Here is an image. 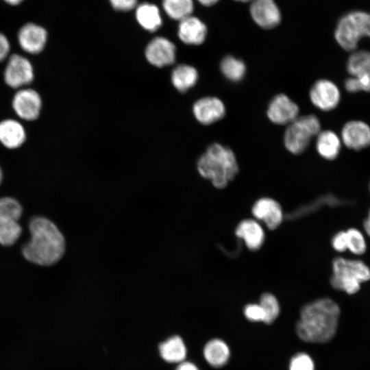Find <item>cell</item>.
Here are the masks:
<instances>
[{
    "instance_id": "cell-42",
    "label": "cell",
    "mask_w": 370,
    "mask_h": 370,
    "mask_svg": "<svg viewBox=\"0 0 370 370\" xmlns=\"http://www.w3.org/2000/svg\"><path fill=\"white\" fill-rule=\"evenodd\" d=\"M1 180H2V171H1V169L0 168V184L1 182Z\"/></svg>"
},
{
    "instance_id": "cell-37",
    "label": "cell",
    "mask_w": 370,
    "mask_h": 370,
    "mask_svg": "<svg viewBox=\"0 0 370 370\" xmlns=\"http://www.w3.org/2000/svg\"><path fill=\"white\" fill-rule=\"evenodd\" d=\"M10 50V45L7 37L0 33V62L5 60Z\"/></svg>"
},
{
    "instance_id": "cell-17",
    "label": "cell",
    "mask_w": 370,
    "mask_h": 370,
    "mask_svg": "<svg viewBox=\"0 0 370 370\" xmlns=\"http://www.w3.org/2000/svg\"><path fill=\"white\" fill-rule=\"evenodd\" d=\"M252 212L254 217L263 221L270 229L277 227L282 220V211L280 206L270 198H262L254 205Z\"/></svg>"
},
{
    "instance_id": "cell-32",
    "label": "cell",
    "mask_w": 370,
    "mask_h": 370,
    "mask_svg": "<svg viewBox=\"0 0 370 370\" xmlns=\"http://www.w3.org/2000/svg\"><path fill=\"white\" fill-rule=\"evenodd\" d=\"M345 88L349 92H370V69L358 76L349 77L345 82Z\"/></svg>"
},
{
    "instance_id": "cell-21",
    "label": "cell",
    "mask_w": 370,
    "mask_h": 370,
    "mask_svg": "<svg viewBox=\"0 0 370 370\" xmlns=\"http://www.w3.org/2000/svg\"><path fill=\"white\" fill-rule=\"evenodd\" d=\"M162 358L167 362L180 363L186 357V347L181 337L173 336L162 342L159 346Z\"/></svg>"
},
{
    "instance_id": "cell-5",
    "label": "cell",
    "mask_w": 370,
    "mask_h": 370,
    "mask_svg": "<svg viewBox=\"0 0 370 370\" xmlns=\"http://www.w3.org/2000/svg\"><path fill=\"white\" fill-rule=\"evenodd\" d=\"M334 36L343 49L354 51L362 37L370 38V13L354 11L346 14L338 21Z\"/></svg>"
},
{
    "instance_id": "cell-30",
    "label": "cell",
    "mask_w": 370,
    "mask_h": 370,
    "mask_svg": "<svg viewBox=\"0 0 370 370\" xmlns=\"http://www.w3.org/2000/svg\"><path fill=\"white\" fill-rule=\"evenodd\" d=\"M347 250L355 255H362L367 250L365 237L359 230L351 227L346 230Z\"/></svg>"
},
{
    "instance_id": "cell-16",
    "label": "cell",
    "mask_w": 370,
    "mask_h": 370,
    "mask_svg": "<svg viewBox=\"0 0 370 370\" xmlns=\"http://www.w3.org/2000/svg\"><path fill=\"white\" fill-rule=\"evenodd\" d=\"M207 27L199 18L190 16L180 21L177 34L185 44L199 45L202 44L207 36Z\"/></svg>"
},
{
    "instance_id": "cell-6",
    "label": "cell",
    "mask_w": 370,
    "mask_h": 370,
    "mask_svg": "<svg viewBox=\"0 0 370 370\" xmlns=\"http://www.w3.org/2000/svg\"><path fill=\"white\" fill-rule=\"evenodd\" d=\"M321 132V123L313 114L298 116L288 125L284 134L286 149L293 154H300L308 147L312 137Z\"/></svg>"
},
{
    "instance_id": "cell-8",
    "label": "cell",
    "mask_w": 370,
    "mask_h": 370,
    "mask_svg": "<svg viewBox=\"0 0 370 370\" xmlns=\"http://www.w3.org/2000/svg\"><path fill=\"white\" fill-rule=\"evenodd\" d=\"M309 97L316 108L323 111H330L338 105L341 92L334 82L321 79L315 82L310 88Z\"/></svg>"
},
{
    "instance_id": "cell-24",
    "label": "cell",
    "mask_w": 370,
    "mask_h": 370,
    "mask_svg": "<svg viewBox=\"0 0 370 370\" xmlns=\"http://www.w3.org/2000/svg\"><path fill=\"white\" fill-rule=\"evenodd\" d=\"M204 356L212 366H223L230 358V349L227 344L218 338L208 341L204 349Z\"/></svg>"
},
{
    "instance_id": "cell-19",
    "label": "cell",
    "mask_w": 370,
    "mask_h": 370,
    "mask_svg": "<svg viewBox=\"0 0 370 370\" xmlns=\"http://www.w3.org/2000/svg\"><path fill=\"white\" fill-rule=\"evenodd\" d=\"M236 234L242 238L250 249H258L263 243L264 232L255 221L247 219L241 221L236 230Z\"/></svg>"
},
{
    "instance_id": "cell-39",
    "label": "cell",
    "mask_w": 370,
    "mask_h": 370,
    "mask_svg": "<svg viewBox=\"0 0 370 370\" xmlns=\"http://www.w3.org/2000/svg\"><path fill=\"white\" fill-rule=\"evenodd\" d=\"M363 228L365 233L370 237V209L369 210L367 218L363 222Z\"/></svg>"
},
{
    "instance_id": "cell-11",
    "label": "cell",
    "mask_w": 370,
    "mask_h": 370,
    "mask_svg": "<svg viewBox=\"0 0 370 370\" xmlns=\"http://www.w3.org/2000/svg\"><path fill=\"white\" fill-rule=\"evenodd\" d=\"M226 109L224 103L218 97L207 96L197 100L193 106L196 120L203 125L214 123L224 117Z\"/></svg>"
},
{
    "instance_id": "cell-23",
    "label": "cell",
    "mask_w": 370,
    "mask_h": 370,
    "mask_svg": "<svg viewBox=\"0 0 370 370\" xmlns=\"http://www.w3.org/2000/svg\"><path fill=\"white\" fill-rule=\"evenodd\" d=\"M136 18L139 25L149 32L157 30L162 23L158 8L149 3H142L137 7Z\"/></svg>"
},
{
    "instance_id": "cell-18",
    "label": "cell",
    "mask_w": 370,
    "mask_h": 370,
    "mask_svg": "<svg viewBox=\"0 0 370 370\" xmlns=\"http://www.w3.org/2000/svg\"><path fill=\"white\" fill-rule=\"evenodd\" d=\"M25 139V131L19 122L6 119L0 123V142L5 147L16 149L22 145Z\"/></svg>"
},
{
    "instance_id": "cell-9",
    "label": "cell",
    "mask_w": 370,
    "mask_h": 370,
    "mask_svg": "<svg viewBox=\"0 0 370 370\" xmlns=\"http://www.w3.org/2000/svg\"><path fill=\"white\" fill-rule=\"evenodd\" d=\"M299 106L285 94H278L270 101L267 115L277 125H288L299 116Z\"/></svg>"
},
{
    "instance_id": "cell-1",
    "label": "cell",
    "mask_w": 370,
    "mask_h": 370,
    "mask_svg": "<svg viewBox=\"0 0 370 370\" xmlns=\"http://www.w3.org/2000/svg\"><path fill=\"white\" fill-rule=\"evenodd\" d=\"M30 239L22 248L23 257L40 266L58 262L66 250L65 238L57 225L44 217H34L29 222Z\"/></svg>"
},
{
    "instance_id": "cell-12",
    "label": "cell",
    "mask_w": 370,
    "mask_h": 370,
    "mask_svg": "<svg viewBox=\"0 0 370 370\" xmlns=\"http://www.w3.org/2000/svg\"><path fill=\"white\" fill-rule=\"evenodd\" d=\"M12 107L16 114L26 121L36 119L42 107V100L34 90L27 88L18 91L12 100Z\"/></svg>"
},
{
    "instance_id": "cell-20",
    "label": "cell",
    "mask_w": 370,
    "mask_h": 370,
    "mask_svg": "<svg viewBox=\"0 0 370 370\" xmlns=\"http://www.w3.org/2000/svg\"><path fill=\"white\" fill-rule=\"evenodd\" d=\"M316 149L326 160H334L339 154L341 143L338 136L331 130L321 131L317 136Z\"/></svg>"
},
{
    "instance_id": "cell-35",
    "label": "cell",
    "mask_w": 370,
    "mask_h": 370,
    "mask_svg": "<svg viewBox=\"0 0 370 370\" xmlns=\"http://www.w3.org/2000/svg\"><path fill=\"white\" fill-rule=\"evenodd\" d=\"M333 248L338 252L347 250L346 231H341L336 234L332 240Z\"/></svg>"
},
{
    "instance_id": "cell-15",
    "label": "cell",
    "mask_w": 370,
    "mask_h": 370,
    "mask_svg": "<svg viewBox=\"0 0 370 370\" xmlns=\"http://www.w3.org/2000/svg\"><path fill=\"white\" fill-rule=\"evenodd\" d=\"M341 139L349 149L360 150L370 145V127L361 121L346 123L341 131Z\"/></svg>"
},
{
    "instance_id": "cell-33",
    "label": "cell",
    "mask_w": 370,
    "mask_h": 370,
    "mask_svg": "<svg viewBox=\"0 0 370 370\" xmlns=\"http://www.w3.org/2000/svg\"><path fill=\"white\" fill-rule=\"evenodd\" d=\"M290 370H314V365L312 359L305 353H299L292 358Z\"/></svg>"
},
{
    "instance_id": "cell-10",
    "label": "cell",
    "mask_w": 370,
    "mask_h": 370,
    "mask_svg": "<svg viewBox=\"0 0 370 370\" xmlns=\"http://www.w3.org/2000/svg\"><path fill=\"white\" fill-rule=\"evenodd\" d=\"M147 60L153 66L163 67L172 64L176 58V47L169 39L159 36L152 39L145 51Z\"/></svg>"
},
{
    "instance_id": "cell-38",
    "label": "cell",
    "mask_w": 370,
    "mask_h": 370,
    "mask_svg": "<svg viewBox=\"0 0 370 370\" xmlns=\"http://www.w3.org/2000/svg\"><path fill=\"white\" fill-rule=\"evenodd\" d=\"M175 370H199V369L192 362L183 361L179 363Z\"/></svg>"
},
{
    "instance_id": "cell-40",
    "label": "cell",
    "mask_w": 370,
    "mask_h": 370,
    "mask_svg": "<svg viewBox=\"0 0 370 370\" xmlns=\"http://www.w3.org/2000/svg\"><path fill=\"white\" fill-rule=\"evenodd\" d=\"M201 4L206 6H210L217 3L219 0H197Z\"/></svg>"
},
{
    "instance_id": "cell-2",
    "label": "cell",
    "mask_w": 370,
    "mask_h": 370,
    "mask_svg": "<svg viewBox=\"0 0 370 370\" xmlns=\"http://www.w3.org/2000/svg\"><path fill=\"white\" fill-rule=\"evenodd\" d=\"M340 316L336 303L328 298L316 300L301 310L297 323L298 336L309 343H325L335 334Z\"/></svg>"
},
{
    "instance_id": "cell-14",
    "label": "cell",
    "mask_w": 370,
    "mask_h": 370,
    "mask_svg": "<svg viewBox=\"0 0 370 370\" xmlns=\"http://www.w3.org/2000/svg\"><path fill=\"white\" fill-rule=\"evenodd\" d=\"M47 33L45 28L35 23L25 24L18 32L21 48L32 54L40 53L45 48Z\"/></svg>"
},
{
    "instance_id": "cell-36",
    "label": "cell",
    "mask_w": 370,
    "mask_h": 370,
    "mask_svg": "<svg viewBox=\"0 0 370 370\" xmlns=\"http://www.w3.org/2000/svg\"><path fill=\"white\" fill-rule=\"evenodd\" d=\"M114 9L119 11H128L133 9L137 0H109Z\"/></svg>"
},
{
    "instance_id": "cell-31",
    "label": "cell",
    "mask_w": 370,
    "mask_h": 370,
    "mask_svg": "<svg viewBox=\"0 0 370 370\" xmlns=\"http://www.w3.org/2000/svg\"><path fill=\"white\" fill-rule=\"evenodd\" d=\"M260 305L265 314L264 323H271L280 312V306L277 299L271 293H264L260 297Z\"/></svg>"
},
{
    "instance_id": "cell-43",
    "label": "cell",
    "mask_w": 370,
    "mask_h": 370,
    "mask_svg": "<svg viewBox=\"0 0 370 370\" xmlns=\"http://www.w3.org/2000/svg\"><path fill=\"white\" fill-rule=\"evenodd\" d=\"M235 1H241V2H247V1H249L250 0H235Z\"/></svg>"
},
{
    "instance_id": "cell-26",
    "label": "cell",
    "mask_w": 370,
    "mask_h": 370,
    "mask_svg": "<svg viewBox=\"0 0 370 370\" xmlns=\"http://www.w3.org/2000/svg\"><path fill=\"white\" fill-rule=\"evenodd\" d=\"M162 7L170 18L180 21L191 16L193 2V0H163Z\"/></svg>"
},
{
    "instance_id": "cell-13",
    "label": "cell",
    "mask_w": 370,
    "mask_h": 370,
    "mask_svg": "<svg viewBox=\"0 0 370 370\" xmlns=\"http://www.w3.org/2000/svg\"><path fill=\"white\" fill-rule=\"evenodd\" d=\"M249 11L254 21L263 29L276 27L282 19L280 10L274 0H252Z\"/></svg>"
},
{
    "instance_id": "cell-7",
    "label": "cell",
    "mask_w": 370,
    "mask_h": 370,
    "mask_svg": "<svg viewBox=\"0 0 370 370\" xmlns=\"http://www.w3.org/2000/svg\"><path fill=\"white\" fill-rule=\"evenodd\" d=\"M34 79L31 62L25 57L13 54L9 58L4 72V80L8 86L18 88L29 84Z\"/></svg>"
},
{
    "instance_id": "cell-3",
    "label": "cell",
    "mask_w": 370,
    "mask_h": 370,
    "mask_svg": "<svg viewBox=\"0 0 370 370\" xmlns=\"http://www.w3.org/2000/svg\"><path fill=\"white\" fill-rule=\"evenodd\" d=\"M197 170L218 188H223L238 172L236 158L232 150L220 143L209 145L197 160Z\"/></svg>"
},
{
    "instance_id": "cell-22",
    "label": "cell",
    "mask_w": 370,
    "mask_h": 370,
    "mask_svg": "<svg viewBox=\"0 0 370 370\" xmlns=\"http://www.w3.org/2000/svg\"><path fill=\"white\" fill-rule=\"evenodd\" d=\"M199 74L191 65L180 64L171 73V82L179 92H184L193 87L197 82Z\"/></svg>"
},
{
    "instance_id": "cell-25",
    "label": "cell",
    "mask_w": 370,
    "mask_h": 370,
    "mask_svg": "<svg viewBox=\"0 0 370 370\" xmlns=\"http://www.w3.org/2000/svg\"><path fill=\"white\" fill-rule=\"evenodd\" d=\"M220 70L223 75L232 82H241L246 74L245 62L233 56H225L220 62Z\"/></svg>"
},
{
    "instance_id": "cell-27",
    "label": "cell",
    "mask_w": 370,
    "mask_h": 370,
    "mask_svg": "<svg viewBox=\"0 0 370 370\" xmlns=\"http://www.w3.org/2000/svg\"><path fill=\"white\" fill-rule=\"evenodd\" d=\"M346 67L351 77L367 72L370 69V52L366 50L354 51L347 60Z\"/></svg>"
},
{
    "instance_id": "cell-29",
    "label": "cell",
    "mask_w": 370,
    "mask_h": 370,
    "mask_svg": "<svg viewBox=\"0 0 370 370\" xmlns=\"http://www.w3.org/2000/svg\"><path fill=\"white\" fill-rule=\"evenodd\" d=\"M23 213L21 204L10 197L0 198V220L18 221Z\"/></svg>"
},
{
    "instance_id": "cell-4",
    "label": "cell",
    "mask_w": 370,
    "mask_h": 370,
    "mask_svg": "<svg viewBox=\"0 0 370 370\" xmlns=\"http://www.w3.org/2000/svg\"><path fill=\"white\" fill-rule=\"evenodd\" d=\"M332 287L349 295L356 293L361 284L370 280V268L360 260L336 258L332 262Z\"/></svg>"
},
{
    "instance_id": "cell-41",
    "label": "cell",
    "mask_w": 370,
    "mask_h": 370,
    "mask_svg": "<svg viewBox=\"0 0 370 370\" xmlns=\"http://www.w3.org/2000/svg\"><path fill=\"white\" fill-rule=\"evenodd\" d=\"M4 1L10 5H16L21 3L23 0H4Z\"/></svg>"
},
{
    "instance_id": "cell-44",
    "label": "cell",
    "mask_w": 370,
    "mask_h": 370,
    "mask_svg": "<svg viewBox=\"0 0 370 370\" xmlns=\"http://www.w3.org/2000/svg\"><path fill=\"white\" fill-rule=\"evenodd\" d=\"M369 190H370V184H369Z\"/></svg>"
},
{
    "instance_id": "cell-28",
    "label": "cell",
    "mask_w": 370,
    "mask_h": 370,
    "mask_svg": "<svg viewBox=\"0 0 370 370\" xmlns=\"http://www.w3.org/2000/svg\"><path fill=\"white\" fill-rule=\"evenodd\" d=\"M22 234V227L17 221L0 220V245L14 244Z\"/></svg>"
},
{
    "instance_id": "cell-34",
    "label": "cell",
    "mask_w": 370,
    "mask_h": 370,
    "mask_svg": "<svg viewBox=\"0 0 370 370\" xmlns=\"http://www.w3.org/2000/svg\"><path fill=\"white\" fill-rule=\"evenodd\" d=\"M244 314L247 319L251 321L265 322V314L260 304L247 305L244 309Z\"/></svg>"
}]
</instances>
